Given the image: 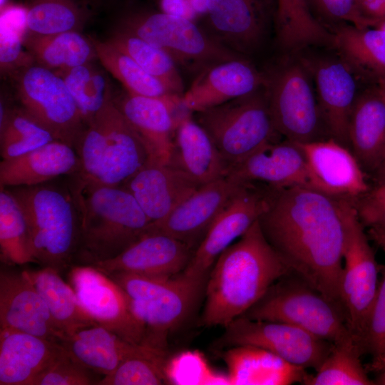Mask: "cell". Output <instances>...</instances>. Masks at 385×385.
<instances>
[{
    "label": "cell",
    "instance_id": "55",
    "mask_svg": "<svg viewBox=\"0 0 385 385\" xmlns=\"http://www.w3.org/2000/svg\"><path fill=\"white\" fill-rule=\"evenodd\" d=\"M368 371L376 373L385 371V351L380 356L373 358L372 361L367 366Z\"/></svg>",
    "mask_w": 385,
    "mask_h": 385
},
{
    "label": "cell",
    "instance_id": "43",
    "mask_svg": "<svg viewBox=\"0 0 385 385\" xmlns=\"http://www.w3.org/2000/svg\"><path fill=\"white\" fill-rule=\"evenodd\" d=\"M165 349L149 347L124 359L111 374L98 381V385H160L168 384Z\"/></svg>",
    "mask_w": 385,
    "mask_h": 385
},
{
    "label": "cell",
    "instance_id": "42",
    "mask_svg": "<svg viewBox=\"0 0 385 385\" xmlns=\"http://www.w3.org/2000/svg\"><path fill=\"white\" fill-rule=\"evenodd\" d=\"M360 350L355 344H339L333 348L314 375H309L306 385H374L363 366Z\"/></svg>",
    "mask_w": 385,
    "mask_h": 385
},
{
    "label": "cell",
    "instance_id": "19",
    "mask_svg": "<svg viewBox=\"0 0 385 385\" xmlns=\"http://www.w3.org/2000/svg\"><path fill=\"white\" fill-rule=\"evenodd\" d=\"M294 143L303 153L319 191L354 201L369 190L364 170L348 147L331 137Z\"/></svg>",
    "mask_w": 385,
    "mask_h": 385
},
{
    "label": "cell",
    "instance_id": "60",
    "mask_svg": "<svg viewBox=\"0 0 385 385\" xmlns=\"http://www.w3.org/2000/svg\"><path fill=\"white\" fill-rule=\"evenodd\" d=\"M373 27L378 28L385 31V21H381L376 23Z\"/></svg>",
    "mask_w": 385,
    "mask_h": 385
},
{
    "label": "cell",
    "instance_id": "61",
    "mask_svg": "<svg viewBox=\"0 0 385 385\" xmlns=\"http://www.w3.org/2000/svg\"><path fill=\"white\" fill-rule=\"evenodd\" d=\"M9 0H1V12L5 10L6 6L8 5Z\"/></svg>",
    "mask_w": 385,
    "mask_h": 385
},
{
    "label": "cell",
    "instance_id": "34",
    "mask_svg": "<svg viewBox=\"0 0 385 385\" xmlns=\"http://www.w3.org/2000/svg\"><path fill=\"white\" fill-rule=\"evenodd\" d=\"M26 6L24 32L34 35L82 32L94 14L89 0H31Z\"/></svg>",
    "mask_w": 385,
    "mask_h": 385
},
{
    "label": "cell",
    "instance_id": "2",
    "mask_svg": "<svg viewBox=\"0 0 385 385\" xmlns=\"http://www.w3.org/2000/svg\"><path fill=\"white\" fill-rule=\"evenodd\" d=\"M292 272L265 237L258 219L212 267L206 282L202 324L226 327Z\"/></svg>",
    "mask_w": 385,
    "mask_h": 385
},
{
    "label": "cell",
    "instance_id": "39",
    "mask_svg": "<svg viewBox=\"0 0 385 385\" xmlns=\"http://www.w3.org/2000/svg\"><path fill=\"white\" fill-rule=\"evenodd\" d=\"M55 72L63 80L86 125L112 96L110 80L95 61Z\"/></svg>",
    "mask_w": 385,
    "mask_h": 385
},
{
    "label": "cell",
    "instance_id": "6",
    "mask_svg": "<svg viewBox=\"0 0 385 385\" xmlns=\"http://www.w3.org/2000/svg\"><path fill=\"white\" fill-rule=\"evenodd\" d=\"M241 317L287 323L334 345H357L342 309L293 272L274 282Z\"/></svg>",
    "mask_w": 385,
    "mask_h": 385
},
{
    "label": "cell",
    "instance_id": "38",
    "mask_svg": "<svg viewBox=\"0 0 385 385\" xmlns=\"http://www.w3.org/2000/svg\"><path fill=\"white\" fill-rule=\"evenodd\" d=\"M98 60L131 93L162 97L174 94L153 76L142 68L130 56L111 43L91 37Z\"/></svg>",
    "mask_w": 385,
    "mask_h": 385
},
{
    "label": "cell",
    "instance_id": "18",
    "mask_svg": "<svg viewBox=\"0 0 385 385\" xmlns=\"http://www.w3.org/2000/svg\"><path fill=\"white\" fill-rule=\"evenodd\" d=\"M268 78L240 56L214 64L198 73L181 96V103L197 113L242 97L266 86Z\"/></svg>",
    "mask_w": 385,
    "mask_h": 385
},
{
    "label": "cell",
    "instance_id": "41",
    "mask_svg": "<svg viewBox=\"0 0 385 385\" xmlns=\"http://www.w3.org/2000/svg\"><path fill=\"white\" fill-rule=\"evenodd\" d=\"M56 139L19 105H13L0 123L2 159H11L34 150Z\"/></svg>",
    "mask_w": 385,
    "mask_h": 385
},
{
    "label": "cell",
    "instance_id": "23",
    "mask_svg": "<svg viewBox=\"0 0 385 385\" xmlns=\"http://www.w3.org/2000/svg\"><path fill=\"white\" fill-rule=\"evenodd\" d=\"M120 186L134 197L151 223L165 218L200 187L169 164L152 160Z\"/></svg>",
    "mask_w": 385,
    "mask_h": 385
},
{
    "label": "cell",
    "instance_id": "59",
    "mask_svg": "<svg viewBox=\"0 0 385 385\" xmlns=\"http://www.w3.org/2000/svg\"><path fill=\"white\" fill-rule=\"evenodd\" d=\"M89 1L91 3L92 6L94 7V6H102L106 4L110 0H89Z\"/></svg>",
    "mask_w": 385,
    "mask_h": 385
},
{
    "label": "cell",
    "instance_id": "5",
    "mask_svg": "<svg viewBox=\"0 0 385 385\" xmlns=\"http://www.w3.org/2000/svg\"><path fill=\"white\" fill-rule=\"evenodd\" d=\"M125 294L130 309L145 332V345L166 349L167 336L192 313L207 279L182 272L168 277L126 272L108 275Z\"/></svg>",
    "mask_w": 385,
    "mask_h": 385
},
{
    "label": "cell",
    "instance_id": "50",
    "mask_svg": "<svg viewBox=\"0 0 385 385\" xmlns=\"http://www.w3.org/2000/svg\"><path fill=\"white\" fill-rule=\"evenodd\" d=\"M363 225L385 230V182L354 201Z\"/></svg>",
    "mask_w": 385,
    "mask_h": 385
},
{
    "label": "cell",
    "instance_id": "35",
    "mask_svg": "<svg viewBox=\"0 0 385 385\" xmlns=\"http://www.w3.org/2000/svg\"><path fill=\"white\" fill-rule=\"evenodd\" d=\"M333 34L332 45L353 68L385 76V31L369 27L359 29L347 24Z\"/></svg>",
    "mask_w": 385,
    "mask_h": 385
},
{
    "label": "cell",
    "instance_id": "40",
    "mask_svg": "<svg viewBox=\"0 0 385 385\" xmlns=\"http://www.w3.org/2000/svg\"><path fill=\"white\" fill-rule=\"evenodd\" d=\"M0 249L1 260L7 264L35 262L24 213L6 188L0 191Z\"/></svg>",
    "mask_w": 385,
    "mask_h": 385
},
{
    "label": "cell",
    "instance_id": "25",
    "mask_svg": "<svg viewBox=\"0 0 385 385\" xmlns=\"http://www.w3.org/2000/svg\"><path fill=\"white\" fill-rule=\"evenodd\" d=\"M312 70L325 128L331 138L349 148V120L356 98L351 69L343 61L326 60Z\"/></svg>",
    "mask_w": 385,
    "mask_h": 385
},
{
    "label": "cell",
    "instance_id": "22",
    "mask_svg": "<svg viewBox=\"0 0 385 385\" xmlns=\"http://www.w3.org/2000/svg\"><path fill=\"white\" fill-rule=\"evenodd\" d=\"M98 115L103 123L106 145L101 176L96 183L120 186L151 160L145 142L127 120L111 98Z\"/></svg>",
    "mask_w": 385,
    "mask_h": 385
},
{
    "label": "cell",
    "instance_id": "21",
    "mask_svg": "<svg viewBox=\"0 0 385 385\" xmlns=\"http://www.w3.org/2000/svg\"><path fill=\"white\" fill-rule=\"evenodd\" d=\"M0 329L58 342L62 337L43 299L24 271L0 273Z\"/></svg>",
    "mask_w": 385,
    "mask_h": 385
},
{
    "label": "cell",
    "instance_id": "26",
    "mask_svg": "<svg viewBox=\"0 0 385 385\" xmlns=\"http://www.w3.org/2000/svg\"><path fill=\"white\" fill-rule=\"evenodd\" d=\"M168 164L199 186L225 176L228 170L212 139L189 111L178 121Z\"/></svg>",
    "mask_w": 385,
    "mask_h": 385
},
{
    "label": "cell",
    "instance_id": "29",
    "mask_svg": "<svg viewBox=\"0 0 385 385\" xmlns=\"http://www.w3.org/2000/svg\"><path fill=\"white\" fill-rule=\"evenodd\" d=\"M58 342L0 329V385H31L62 351Z\"/></svg>",
    "mask_w": 385,
    "mask_h": 385
},
{
    "label": "cell",
    "instance_id": "16",
    "mask_svg": "<svg viewBox=\"0 0 385 385\" xmlns=\"http://www.w3.org/2000/svg\"><path fill=\"white\" fill-rule=\"evenodd\" d=\"M112 101L148 147L152 161L168 164L176 127L184 108L181 96L150 97L125 89L112 94Z\"/></svg>",
    "mask_w": 385,
    "mask_h": 385
},
{
    "label": "cell",
    "instance_id": "28",
    "mask_svg": "<svg viewBox=\"0 0 385 385\" xmlns=\"http://www.w3.org/2000/svg\"><path fill=\"white\" fill-rule=\"evenodd\" d=\"M79 168L75 148L55 140L21 156L2 159L0 185L12 188L41 184L63 175H74Z\"/></svg>",
    "mask_w": 385,
    "mask_h": 385
},
{
    "label": "cell",
    "instance_id": "4",
    "mask_svg": "<svg viewBox=\"0 0 385 385\" xmlns=\"http://www.w3.org/2000/svg\"><path fill=\"white\" fill-rule=\"evenodd\" d=\"M9 190L24 213L35 262L59 272L69 267L78 247L80 221L68 184L46 182Z\"/></svg>",
    "mask_w": 385,
    "mask_h": 385
},
{
    "label": "cell",
    "instance_id": "12",
    "mask_svg": "<svg viewBox=\"0 0 385 385\" xmlns=\"http://www.w3.org/2000/svg\"><path fill=\"white\" fill-rule=\"evenodd\" d=\"M225 329L217 342L220 346L259 347L306 369L317 371L334 346L299 327L280 322L240 317Z\"/></svg>",
    "mask_w": 385,
    "mask_h": 385
},
{
    "label": "cell",
    "instance_id": "46",
    "mask_svg": "<svg viewBox=\"0 0 385 385\" xmlns=\"http://www.w3.org/2000/svg\"><path fill=\"white\" fill-rule=\"evenodd\" d=\"M93 374L76 363L62 349L53 361L34 379L31 385L97 384L99 379H96Z\"/></svg>",
    "mask_w": 385,
    "mask_h": 385
},
{
    "label": "cell",
    "instance_id": "53",
    "mask_svg": "<svg viewBox=\"0 0 385 385\" xmlns=\"http://www.w3.org/2000/svg\"><path fill=\"white\" fill-rule=\"evenodd\" d=\"M191 8L198 17L205 16L208 10L207 0H188Z\"/></svg>",
    "mask_w": 385,
    "mask_h": 385
},
{
    "label": "cell",
    "instance_id": "33",
    "mask_svg": "<svg viewBox=\"0 0 385 385\" xmlns=\"http://www.w3.org/2000/svg\"><path fill=\"white\" fill-rule=\"evenodd\" d=\"M24 272L46 304L61 339L80 329L98 324L83 309L73 289L63 281L58 270L43 267Z\"/></svg>",
    "mask_w": 385,
    "mask_h": 385
},
{
    "label": "cell",
    "instance_id": "1",
    "mask_svg": "<svg viewBox=\"0 0 385 385\" xmlns=\"http://www.w3.org/2000/svg\"><path fill=\"white\" fill-rule=\"evenodd\" d=\"M340 200L306 187L272 188L259 222L291 270L342 309L344 226Z\"/></svg>",
    "mask_w": 385,
    "mask_h": 385
},
{
    "label": "cell",
    "instance_id": "31",
    "mask_svg": "<svg viewBox=\"0 0 385 385\" xmlns=\"http://www.w3.org/2000/svg\"><path fill=\"white\" fill-rule=\"evenodd\" d=\"M349 139L363 170L374 173L385 154V96L378 88L356 98Z\"/></svg>",
    "mask_w": 385,
    "mask_h": 385
},
{
    "label": "cell",
    "instance_id": "24",
    "mask_svg": "<svg viewBox=\"0 0 385 385\" xmlns=\"http://www.w3.org/2000/svg\"><path fill=\"white\" fill-rule=\"evenodd\" d=\"M206 17L215 38L239 54L254 51L264 38L267 8L265 0H207Z\"/></svg>",
    "mask_w": 385,
    "mask_h": 385
},
{
    "label": "cell",
    "instance_id": "58",
    "mask_svg": "<svg viewBox=\"0 0 385 385\" xmlns=\"http://www.w3.org/2000/svg\"><path fill=\"white\" fill-rule=\"evenodd\" d=\"M378 88L385 96V76L379 78Z\"/></svg>",
    "mask_w": 385,
    "mask_h": 385
},
{
    "label": "cell",
    "instance_id": "20",
    "mask_svg": "<svg viewBox=\"0 0 385 385\" xmlns=\"http://www.w3.org/2000/svg\"><path fill=\"white\" fill-rule=\"evenodd\" d=\"M194 250L186 243L158 232H147L116 257L91 265L107 275L126 272L155 277L183 272Z\"/></svg>",
    "mask_w": 385,
    "mask_h": 385
},
{
    "label": "cell",
    "instance_id": "14",
    "mask_svg": "<svg viewBox=\"0 0 385 385\" xmlns=\"http://www.w3.org/2000/svg\"><path fill=\"white\" fill-rule=\"evenodd\" d=\"M68 277L80 304L98 324L145 345L144 327L132 313L124 292L108 275L92 265H77Z\"/></svg>",
    "mask_w": 385,
    "mask_h": 385
},
{
    "label": "cell",
    "instance_id": "17",
    "mask_svg": "<svg viewBox=\"0 0 385 385\" xmlns=\"http://www.w3.org/2000/svg\"><path fill=\"white\" fill-rule=\"evenodd\" d=\"M226 175L240 184L260 183L273 189L302 186L319 191L301 149L287 140L264 145L230 168Z\"/></svg>",
    "mask_w": 385,
    "mask_h": 385
},
{
    "label": "cell",
    "instance_id": "37",
    "mask_svg": "<svg viewBox=\"0 0 385 385\" xmlns=\"http://www.w3.org/2000/svg\"><path fill=\"white\" fill-rule=\"evenodd\" d=\"M106 40L161 81L170 92L180 96L183 94L184 84L178 66L165 51L134 34L114 26Z\"/></svg>",
    "mask_w": 385,
    "mask_h": 385
},
{
    "label": "cell",
    "instance_id": "13",
    "mask_svg": "<svg viewBox=\"0 0 385 385\" xmlns=\"http://www.w3.org/2000/svg\"><path fill=\"white\" fill-rule=\"evenodd\" d=\"M272 188L247 183L213 222L183 274L207 279L215 262L267 208Z\"/></svg>",
    "mask_w": 385,
    "mask_h": 385
},
{
    "label": "cell",
    "instance_id": "8",
    "mask_svg": "<svg viewBox=\"0 0 385 385\" xmlns=\"http://www.w3.org/2000/svg\"><path fill=\"white\" fill-rule=\"evenodd\" d=\"M194 113L228 170L264 145L275 142L278 134L267 96L260 90Z\"/></svg>",
    "mask_w": 385,
    "mask_h": 385
},
{
    "label": "cell",
    "instance_id": "51",
    "mask_svg": "<svg viewBox=\"0 0 385 385\" xmlns=\"http://www.w3.org/2000/svg\"><path fill=\"white\" fill-rule=\"evenodd\" d=\"M158 10L167 14L195 21L198 18L188 0H157Z\"/></svg>",
    "mask_w": 385,
    "mask_h": 385
},
{
    "label": "cell",
    "instance_id": "48",
    "mask_svg": "<svg viewBox=\"0 0 385 385\" xmlns=\"http://www.w3.org/2000/svg\"><path fill=\"white\" fill-rule=\"evenodd\" d=\"M323 17L334 22H344L359 29L374 26V22L361 12L357 0H309Z\"/></svg>",
    "mask_w": 385,
    "mask_h": 385
},
{
    "label": "cell",
    "instance_id": "11",
    "mask_svg": "<svg viewBox=\"0 0 385 385\" xmlns=\"http://www.w3.org/2000/svg\"><path fill=\"white\" fill-rule=\"evenodd\" d=\"M307 71L300 63H289L268 78L266 86L274 127L293 143L324 139V123Z\"/></svg>",
    "mask_w": 385,
    "mask_h": 385
},
{
    "label": "cell",
    "instance_id": "56",
    "mask_svg": "<svg viewBox=\"0 0 385 385\" xmlns=\"http://www.w3.org/2000/svg\"><path fill=\"white\" fill-rule=\"evenodd\" d=\"M378 183L385 182V154L376 170L374 172Z\"/></svg>",
    "mask_w": 385,
    "mask_h": 385
},
{
    "label": "cell",
    "instance_id": "30",
    "mask_svg": "<svg viewBox=\"0 0 385 385\" xmlns=\"http://www.w3.org/2000/svg\"><path fill=\"white\" fill-rule=\"evenodd\" d=\"M230 385L303 384L306 369L294 365L265 349L235 346L225 353Z\"/></svg>",
    "mask_w": 385,
    "mask_h": 385
},
{
    "label": "cell",
    "instance_id": "7",
    "mask_svg": "<svg viewBox=\"0 0 385 385\" xmlns=\"http://www.w3.org/2000/svg\"><path fill=\"white\" fill-rule=\"evenodd\" d=\"M126 6L113 26L165 51L177 66L200 73L214 64L242 56L207 35L194 21L134 4Z\"/></svg>",
    "mask_w": 385,
    "mask_h": 385
},
{
    "label": "cell",
    "instance_id": "10",
    "mask_svg": "<svg viewBox=\"0 0 385 385\" xmlns=\"http://www.w3.org/2000/svg\"><path fill=\"white\" fill-rule=\"evenodd\" d=\"M18 105L56 140L74 145L86 124L63 80L34 62L6 77Z\"/></svg>",
    "mask_w": 385,
    "mask_h": 385
},
{
    "label": "cell",
    "instance_id": "36",
    "mask_svg": "<svg viewBox=\"0 0 385 385\" xmlns=\"http://www.w3.org/2000/svg\"><path fill=\"white\" fill-rule=\"evenodd\" d=\"M276 4L277 35L284 48L332 44V34L313 17L305 0H276Z\"/></svg>",
    "mask_w": 385,
    "mask_h": 385
},
{
    "label": "cell",
    "instance_id": "44",
    "mask_svg": "<svg viewBox=\"0 0 385 385\" xmlns=\"http://www.w3.org/2000/svg\"><path fill=\"white\" fill-rule=\"evenodd\" d=\"M165 373L170 384L230 385L227 374L213 371L198 351H185L168 359Z\"/></svg>",
    "mask_w": 385,
    "mask_h": 385
},
{
    "label": "cell",
    "instance_id": "63",
    "mask_svg": "<svg viewBox=\"0 0 385 385\" xmlns=\"http://www.w3.org/2000/svg\"><path fill=\"white\" fill-rule=\"evenodd\" d=\"M31 0H24V2L25 4H26L27 3H29Z\"/></svg>",
    "mask_w": 385,
    "mask_h": 385
},
{
    "label": "cell",
    "instance_id": "54",
    "mask_svg": "<svg viewBox=\"0 0 385 385\" xmlns=\"http://www.w3.org/2000/svg\"><path fill=\"white\" fill-rule=\"evenodd\" d=\"M369 235L385 251V230L371 227L369 230Z\"/></svg>",
    "mask_w": 385,
    "mask_h": 385
},
{
    "label": "cell",
    "instance_id": "57",
    "mask_svg": "<svg viewBox=\"0 0 385 385\" xmlns=\"http://www.w3.org/2000/svg\"><path fill=\"white\" fill-rule=\"evenodd\" d=\"M374 381L375 384L385 385V371L379 373L377 378Z\"/></svg>",
    "mask_w": 385,
    "mask_h": 385
},
{
    "label": "cell",
    "instance_id": "47",
    "mask_svg": "<svg viewBox=\"0 0 385 385\" xmlns=\"http://www.w3.org/2000/svg\"><path fill=\"white\" fill-rule=\"evenodd\" d=\"M361 355L377 357L385 351V265L383 277L359 342Z\"/></svg>",
    "mask_w": 385,
    "mask_h": 385
},
{
    "label": "cell",
    "instance_id": "9",
    "mask_svg": "<svg viewBox=\"0 0 385 385\" xmlns=\"http://www.w3.org/2000/svg\"><path fill=\"white\" fill-rule=\"evenodd\" d=\"M340 202L344 226L340 302L346 325L359 346L378 290L379 267L354 201L341 197Z\"/></svg>",
    "mask_w": 385,
    "mask_h": 385
},
{
    "label": "cell",
    "instance_id": "45",
    "mask_svg": "<svg viewBox=\"0 0 385 385\" xmlns=\"http://www.w3.org/2000/svg\"><path fill=\"white\" fill-rule=\"evenodd\" d=\"M106 138L103 123L97 114L80 134L74 148L80 168L74 174L82 180L97 183L103 166Z\"/></svg>",
    "mask_w": 385,
    "mask_h": 385
},
{
    "label": "cell",
    "instance_id": "3",
    "mask_svg": "<svg viewBox=\"0 0 385 385\" xmlns=\"http://www.w3.org/2000/svg\"><path fill=\"white\" fill-rule=\"evenodd\" d=\"M80 237L74 262L91 265L112 259L143 236L150 221L122 186H111L71 175Z\"/></svg>",
    "mask_w": 385,
    "mask_h": 385
},
{
    "label": "cell",
    "instance_id": "52",
    "mask_svg": "<svg viewBox=\"0 0 385 385\" xmlns=\"http://www.w3.org/2000/svg\"><path fill=\"white\" fill-rule=\"evenodd\" d=\"M357 3L362 14L374 25L385 21V0H357Z\"/></svg>",
    "mask_w": 385,
    "mask_h": 385
},
{
    "label": "cell",
    "instance_id": "49",
    "mask_svg": "<svg viewBox=\"0 0 385 385\" xmlns=\"http://www.w3.org/2000/svg\"><path fill=\"white\" fill-rule=\"evenodd\" d=\"M0 48L1 76L7 77L14 71L34 62L23 45L22 36L5 25L1 27Z\"/></svg>",
    "mask_w": 385,
    "mask_h": 385
},
{
    "label": "cell",
    "instance_id": "15",
    "mask_svg": "<svg viewBox=\"0 0 385 385\" xmlns=\"http://www.w3.org/2000/svg\"><path fill=\"white\" fill-rule=\"evenodd\" d=\"M246 184L225 175L202 185L165 218L150 223L147 232L165 234L195 250L215 219Z\"/></svg>",
    "mask_w": 385,
    "mask_h": 385
},
{
    "label": "cell",
    "instance_id": "32",
    "mask_svg": "<svg viewBox=\"0 0 385 385\" xmlns=\"http://www.w3.org/2000/svg\"><path fill=\"white\" fill-rule=\"evenodd\" d=\"M22 42L35 63L53 71L98 60L91 36L81 31L44 36L24 32Z\"/></svg>",
    "mask_w": 385,
    "mask_h": 385
},
{
    "label": "cell",
    "instance_id": "27",
    "mask_svg": "<svg viewBox=\"0 0 385 385\" xmlns=\"http://www.w3.org/2000/svg\"><path fill=\"white\" fill-rule=\"evenodd\" d=\"M58 343L79 365L103 376L112 374L128 356L151 347L130 342L99 324L65 335Z\"/></svg>",
    "mask_w": 385,
    "mask_h": 385
},
{
    "label": "cell",
    "instance_id": "62",
    "mask_svg": "<svg viewBox=\"0 0 385 385\" xmlns=\"http://www.w3.org/2000/svg\"><path fill=\"white\" fill-rule=\"evenodd\" d=\"M135 1L136 0H126L125 4L126 5H130V4H134L135 2Z\"/></svg>",
    "mask_w": 385,
    "mask_h": 385
}]
</instances>
